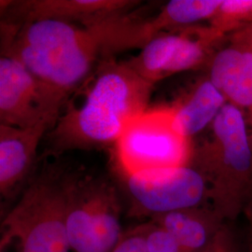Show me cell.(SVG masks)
<instances>
[{
    "mask_svg": "<svg viewBox=\"0 0 252 252\" xmlns=\"http://www.w3.org/2000/svg\"><path fill=\"white\" fill-rule=\"evenodd\" d=\"M50 129H31L0 125V192L2 198L14 196L31 180L36 152ZM27 186V185H26Z\"/></svg>",
    "mask_w": 252,
    "mask_h": 252,
    "instance_id": "obj_11",
    "label": "cell"
},
{
    "mask_svg": "<svg viewBox=\"0 0 252 252\" xmlns=\"http://www.w3.org/2000/svg\"><path fill=\"white\" fill-rule=\"evenodd\" d=\"M153 84L126 62H99L79 107L68 106L46 135L47 151L61 154L115 144L126 127L147 110Z\"/></svg>",
    "mask_w": 252,
    "mask_h": 252,
    "instance_id": "obj_1",
    "label": "cell"
},
{
    "mask_svg": "<svg viewBox=\"0 0 252 252\" xmlns=\"http://www.w3.org/2000/svg\"><path fill=\"white\" fill-rule=\"evenodd\" d=\"M245 214L249 221V248L250 252H252V203L245 210Z\"/></svg>",
    "mask_w": 252,
    "mask_h": 252,
    "instance_id": "obj_19",
    "label": "cell"
},
{
    "mask_svg": "<svg viewBox=\"0 0 252 252\" xmlns=\"http://www.w3.org/2000/svg\"><path fill=\"white\" fill-rule=\"evenodd\" d=\"M122 205L107 180L69 173L66 229L72 252H112L122 240Z\"/></svg>",
    "mask_w": 252,
    "mask_h": 252,
    "instance_id": "obj_5",
    "label": "cell"
},
{
    "mask_svg": "<svg viewBox=\"0 0 252 252\" xmlns=\"http://www.w3.org/2000/svg\"><path fill=\"white\" fill-rule=\"evenodd\" d=\"M2 51L49 87L69 97L93 71L101 56L88 27L43 19L10 25L1 22Z\"/></svg>",
    "mask_w": 252,
    "mask_h": 252,
    "instance_id": "obj_2",
    "label": "cell"
},
{
    "mask_svg": "<svg viewBox=\"0 0 252 252\" xmlns=\"http://www.w3.org/2000/svg\"><path fill=\"white\" fill-rule=\"evenodd\" d=\"M144 239L147 252H180L176 239L153 220L136 226Z\"/></svg>",
    "mask_w": 252,
    "mask_h": 252,
    "instance_id": "obj_16",
    "label": "cell"
},
{
    "mask_svg": "<svg viewBox=\"0 0 252 252\" xmlns=\"http://www.w3.org/2000/svg\"><path fill=\"white\" fill-rule=\"evenodd\" d=\"M67 96L38 81L16 59L1 54L0 125L31 129L56 125Z\"/></svg>",
    "mask_w": 252,
    "mask_h": 252,
    "instance_id": "obj_8",
    "label": "cell"
},
{
    "mask_svg": "<svg viewBox=\"0 0 252 252\" xmlns=\"http://www.w3.org/2000/svg\"><path fill=\"white\" fill-rule=\"evenodd\" d=\"M226 104L224 95L206 76L171 107L173 124L180 135L191 140L211 126Z\"/></svg>",
    "mask_w": 252,
    "mask_h": 252,
    "instance_id": "obj_13",
    "label": "cell"
},
{
    "mask_svg": "<svg viewBox=\"0 0 252 252\" xmlns=\"http://www.w3.org/2000/svg\"><path fill=\"white\" fill-rule=\"evenodd\" d=\"M243 34L244 37L246 38L248 44L251 47L252 51V27H248L246 29H244L242 31H240Z\"/></svg>",
    "mask_w": 252,
    "mask_h": 252,
    "instance_id": "obj_20",
    "label": "cell"
},
{
    "mask_svg": "<svg viewBox=\"0 0 252 252\" xmlns=\"http://www.w3.org/2000/svg\"><path fill=\"white\" fill-rule=\"evenodd\" d=\"M183 29L163 33L150 41L126 63L145 81L155 84L171 76V68L182 38Z\"/></svg>",
    "mask_w": 252,
    "mask_h": 252,
    "instance_id": "obj_14",
    "label": "cell"
},
{
    "mask_svg": "<svg viewBox=\"0 0 252 252\" xmlns=\"http://www.w3.org/2000/svg\"><path fill=\"white\" fill-rule=\"evenodd\" d=\"M193 146L173 124L169 108L147 109L135 118L114 147V160L122 176L189 164Z\"/></svg>",
    "mask_w": 252,
    "mask_h": 252,
    "instance_id": "obj_6",
    "label": "cell"
},
{
    "mask_svg": "<svg viewBox=\"0 0 252 252\" xmlns=\"http://www.w3.org/2000/svg\"><path fill=\"white\" fill-rule=\"evenodd\" d=\"M112 252H147L144 239L136 226L125 232L122 240Z\"/></svg>",
    "mask_w": 252,
    "mask_h": 252,
    "instance_id": "obj_18",
    "label": "cell"
},
{
    "mask_svg": "<svg viewBox=\"0 0 252 252\" xmlns=\"http://www.w3.org/2000/svg\"><path fill=\"white\" fill-rule=\"evenodd\" d=\"M201 252H240V250L234 232L228 224L218 234L215 240Z\"/></svg>",
    "mask_w": 252,
    "mask_h": 252,
    "instance_id": "obj_17",
    "label": "cell"
},
{
    "mask_svg": "<svg viewBox=\"0 0 252 252\" xmlns=\"http://www.w3.org/2000/svg\"><path fill=\"white\" fill-rule=\"evenodd\" d=\"M176 239L180 252H201L229 224L209 206L184 208L150 219Z\"/></svg>",
    "mask_w": 252,
    "mask_h": 252,
    "instance_id": "obj_12",
    "label": "cell"
},
{
    "mask_svg": "<svg viewBox=\"0 0 252 252\" xmlns=\"http://www.w3.org/2000/svg\"><path fill=\"white\" fill-rule=\"evenodd\" d=\"M130 202L129 215L160 216L189 207L209 205L206 178L190 164L122 176Z\"/></svg>",
    "mask_w": 252,
    "mask_h": 252,
    "instance_id": "obj_7",
    "label": "cell"
},
{
    "mask_svg": "<svg viewBox=\"0 0 252 252\" xmlns=\"http://www.w3.org/2000/svg\"><path fill=\"white\" fill-rule=\"evenodd\" d=\"M69 173L48 166L31 178L1 223V251L18 244L19 252H70L66 229Z\"/></svg>",
    "mask_w": 252,
    "mask_h": 252,
    "instance_id": "obj_4",
    "label": "cell"
},
{
    "mask_svg": "<svg viewBox=\"0 0 252 252\" xmlns=\"http://www.w3.org/2000/svg\"><path fill=\"white\" fill-rule=\"evenodd\" d=\"M206 69L227 103L243 115L252 144V51L243 34L227 36Z\"/></svg>",
    "mask_w": 252,
    "mask_h": 252,
    "instance_id": "obj_9",
    "label": "cell"
},
{
    "mask_svg": "<svg viewBox=\"0 0 252 252\" xmlns=\"http://www.w3.org/2000/svg\"><path fill=\"white\" fill-rule=\"evenodd\" d=\"M207 25L224 36L252 27V0H221Z\"/></svg>",
    "mask_w": 252,
    "mask_h": 252,
    "instance_id": "obj_15",
    "label": "cell"
},
{
    "mask_svg": "<svg viewBox=\"0 0 252 252\" xmlns=\"http://www.w3.org/2000/svg\"><path fill=\"white\" fill-rule=\"evenodd\" d=\"M208 138L193 146L189 164L206 178L209 206L234 220L252 203V144L241 112L227 103L209 127Z\"/></svg>",
    "mask_w": 252,
    "mask_h": 252,
    "instance_id": "obj_3",
    "label": "cell"
},
{
    "mask_svg": "<svg viewBox=\"0 0 252 252\" xmlns=\"http://www.w3.org/2000/svg\"><path fill=\"white\" fill-rule=\"evenodd\" d=\"M10 25L52 19L90 27L111 16L127 13L139 1L130 0H23L4 2Z\"/></svg>",
    "mask_w": 252,
    "mask_h": 252,
    "instance_id": "obj_10",
    "label": "cell"
}]
</instances>
